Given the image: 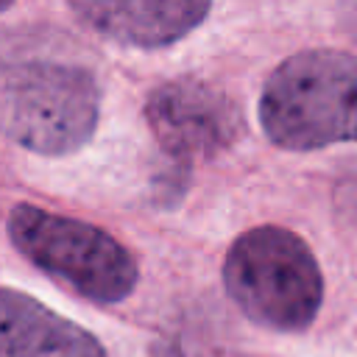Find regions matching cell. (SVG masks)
<instances>
[{"instance_id": "cell-3", "label": "cell", "mask_w": 357, "mask_h": 357, "mask_svg": "<svg viewBox=\"0 0 357 357\" xmlns=\"http://www.w3.org/2000/svg\"><path fill=\"white\" fill-rule=\"evenodd\" d=\"M98 84L84 67L25 61L0 73V128L28 151H78L98 126Z\"/></svg>"}, {"instance_id": "cell-9", "label": "cell", "mask_w": 357, "mask_h": 357, "mask_svg": "<svg viewBox=\"0 0 357 357\" xmlns=\"http://www.w3.org/2000/svg\"><path fill=\"white\" fill-rule=\"evenodd\" d=\"M8 6H11V3H8V0H0V14H3V11H6V8H8Z\"/></svg>"}, {"instance_id": "cell-5", "label": "cell", "mask_w": 357, "mask_h": 357, "mask_svg": "<svg viewBox=\"0 0 357 357\" xmlns=\"http://www.w3.org/2000/svg\"><path fill=\"white\" fill-rule=\"evenodd\" d=\"M145 117L159 145L176 159L215 156L243 131L237 103L223 89L190 75L153 89Z\"/></svg>"}, {"instance_id": "cell-4", "label": "cell", "mask_w": 357, "mask_h": 357, "mask_svg": "<svg viewBox=\"0 0 357 357\" xmlns=\"http://www.w3.org/2000/svg\"><path fill=\"white\" fill-rule=\"evenodd\" d=\"M8 237L36 268L92 301H123L137 284L128 248L92 223L17 204L8 215Z\"/></svg>"}, {"instance_id": "cell-1", "label": "cell", "mask_w": 357, "mask_h": 357, "mask_svg": "<svg viewBox=\"0 0 357 357\" xmlns=\"http://www.w3.org/2000/svg\"><path fill=\"white\" fill-rule=\"evenodd\" d=\"M259 123L290 151L357 142V56L304 50L284 59L265 81Z\"/></svg>"}, {"instance_id": "cell-2", "label": "cell", "mask_w": 357, "mask_h": 357, "mask_svg": "<svg viewBox=\"0 0 357 357\" xmlns=\"http://www.w3.org/2000/svg\"><path fill=\"white\" fill-rule=\"evenodd\" d=\"M223 284L251 321L279 332L307 329L324 298V279L310 245L279 226H257L231 243Z\"/></svg>"}, {"instance_id": "cell-6", "label": "cell", "mask_w": 357, "mask_h": 357, "mask_svg": "<svg viewBox=\"0 0 357 357\" xmlns=\"http://www.w3.org/2000/svg\"><path fill=\"white\" fill-rule=\"evenodd\" d=\"M98 33L131 47H165L187 36L206 14V0H81L70 6Z\"/></svg>"}, {"instance_id": "cell-8", "label": "cell", "mask_w": 357, "mask_h": 357, "mask_svg": "<svg viewBox=\"0 0 357 357\" xmlns=\"http://www.w3.org/2000/svg\"><path fill=\"white\" fill-rule=\"evenodd\" d=\"M349 28H351V33L357 36V6L349 11Z\"/></svg>"}, {"instance_id": "cell-7", "label": "cell", "mask_w": 357, "mask_h": 357, "mask_svg": "<svg viewBox=\"0 0 357 357\" xmlns=\"http://www.w3.org/2000/svg\"><path fill=\"white\" fill-rule=\"evenodd\" d=\"M0 357H106V351L78 324L20 290L0 287Z\"/></svg>"}]
</instances>
